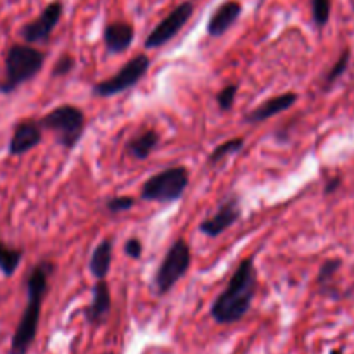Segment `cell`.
Instances as JSON below:
<instances>
[{"mask_svg":"<svg viewBox=\"0 0 354 354\" xmlns=\"http://www.w3.org/2000/svg\"><path fill=\"white\" fill-rule=\"evenodd\" d=\"M75 57L69 54H62L61 57L55 61L54 68H52V78H62V76H68L69 73L75 69Z\"/></svg>","mask_w":354,"mask_h":354,"instance_id":"cell-24","label":"cell"},{"mask_svg":"<svg viewBox=\"0 0 354 354\" xmlns=\"http://www.w3.org/2000/svg\"><path fill=\"white\" fill-rule=\"evenodd\" d=\"M241 14L242 3L239 0H225L209 16V21H207V35L211 38H218L221 35H225L237 23Z\"/></svg>","mask_w":354,"mask_h":354,"instance_id":"cell-13","label":"cell"},{"mask_svg":"<svg viewBox=\"0 0 354 354\" xmlns=\"http://www.w3.org/2000/svg\"><path fill=\"white\" fill-rule=\"evenodd\" d=\"M45 52L28 44H14L6 52V76L0 80V93L9 95L21 85L33 80L45 64Z\"/></svg>","mask_w":354,"mask_h":354,"instance_id":"cell-3","label":"cell"},{"mask_svg":"<svg viewBox=\"0 0 354 354\" xmlns=\"http://www.w3.org/2000/svg\"><path fill=\"white\" fill-rule=\"evenodd\" d=\"M24 252L21 249H14L0 241V272L3 277H12L23 261Z\"/></svg>","mask_w":354,"mask_h":354,"instance_id":"cell-19","label":"cell"},{"mask_svg":"<svg viewBox=\"0 0 354 354\" xmlns=\"http://www.w3.org/2000/svg\"><path fill=\"white\" fill-rule=\"evenodd\" d=\"M142 252H144V245H142V241L137 237H131L124 242V254L131 259H140Z\"/></svg>","mask_w":354,"mask_h":354,"instance_id":"cell-26","label":"cell"},{"mask_svg":"<svg viewBox=\"0 0 354 354\" xmlns=\"http://www.w3.org/2000/svg\"><path fill=\"white\" fill-rule=\"evenodd\" d=\"M54 270V263L44 259L38 265H35L28 273L26 306H24L19 324L14 330L9 354H28L31 344L37 339L41 306H44V299L48 292V280H50Z\"/></svg>","mask_w":354,"mask_h":354,"instance_id":"cell-2","label":"cell"},{"mask_svg":"<svg viewBox=\"0 0 354 354\" xmlns=\"http://www.w3.org/2000/svg\"><path fill=\"white\" fill-rule=\"evenodd\" d=\"M349 62H351V50H349V48H344V50L341 52V55H339L337 61L332 64V68L328 69L327 75L324 76V90H325V92H327L328 88H332V85H334V83L337 82V80L341 78V76L344 75L346 71H348Z\"/></svg>","mask_w":354,"mask_h":354,"instance_id":"cell-21","label":"cell"},{"mask_svg":"<svg viewBox=\"0 0 354 354\" xmlns=\"http://www.w3.org/2000/svg\"><path fill=\"white\" fill-rule=\"evenodd\" d=\"M113 252H114L113 239L109 237L102 239V241L95 245L88 263L90 273L93 275V279L106 280V277L109 275L111 265H113Z\"/></svg>","mask_w":354,"mask_h":354,"instance_id":"cell-16","label":"cell"},{"mask_svg":"<svg viewBox=\"0 0 354 354\" xmlns=\"http://www.w3.org/2000/svg\"><path fill=\"white\" fill-rule=\"evenodd\" d=\"M104 45L109 54L118 55L131 47L135 38V30L127 21H113L104 28Z\"/></svg>","mask_w":354,"mask_h":354,"instance_id":"cell-15","label":"cell"},{"mask_svg":"<svg viewBox=\"0 0 354 354\" xmlns=\"http://www.w3.org/2000/svg\"><path fill=\"white\" fill-rule=\"evenodd\" d=\"M41 140H44V128L40 127V123L35 120H23L14 127L7 152L12 158H17L38 147Z\"/></svg>","mask_w":354,"mask_h":354,"instance_id":"cell-11","label":"cell"},{"mask_svg":"<svg viewBox=\"0 0 354 354\" xmlns=\"http://www.w3.org/2000/svg\"><path fill=\"white\" fill-rule=\"evenodd\" d=\"M330 354H342V351H339V349H332Z\"/></svg>","mask_w":354,"mask_h":354,"instance_id":"cell-28","label":"cell"},{"mask_svg":"<svg viewBox=\"0 0 354 354\" xmlns=\"http://www.w3.org/2000/svg\"><path fill=\"white\" fill-rule=\"evenodd\" d=\"M245 145V138L242 137H234L230 138V140L223 142V144H220L218 147H214L213 151H211L209 158H207V165H218L220 161H223L225 158H228V156H234L237 154V152H241L242 149H244Z\"/></svg>","mask_w":354,"mask_h":354,"instance_id":"cell-20","label":"cell"},{"mask_svg":"<svg viewBox=\"0 0 354 354\" xmlns=\"http://www.w3.org/2000/svg\"><path fill=\"white\" fill-rule=\"evenodd\" d=\"M241 216H242L241 199H239V196L232 194V196H228L227 199L221 201L216 213L211 214L209 218L201 221L199 232L203 235H206V237L216 239L220 237L221 234H225L228 228L234 227L235 223H239Z\"/></svg>","mask_w":354,"mask_h":354,"instance_id":"cell-10","label":"cell"},{"mask_svg":"<svg viewBox=\"0 0 354 354\" xmlns=\"http://www.w3.org/2000/svg\"><path fill=\"white\" fill-rule=\"evenodd\" d=\"M149 68H151V59L145 54H138L131 57L130 61L124 62L120 68L116 75L111 78L102 80V82L95 83L92 86V95L93 97H114L118 93H123L127 90L133 88L138 85L142 78L147 75Z\"/></svg>","mask_w":354,"mask_h":354,"instance_id":"cell-7","label":"cell"},{"mask_svg":"<svg viewBox=\"0 0 354 354\" xmlns=\"http://www.w3.org/2000/svg\"><path fill=\"white\" fill-rule=\"evenodd\" d=\"M258 289V273L254 258H245L232 273L227 287L211 304V317L220 325H232L241 322L249 313Z\"/></svg>","mask_w":354,"mask_h":354,"instance_id":"cell-1","label":"cell"},{"mask_svg":"<svg viewBox=\"0 0 354 354\" xmlns=\"http://www.w3.org/2000/svg\"><path fill=\"white\" fill-rule=\"evenodd\" d=\"M311 3V16H313V23L317 28L327 26L328 19H330L332 12V2L330 0H310Z\"/></svg>","mask_w":354,"mask_h":354,"instance_id":"cell-22","label":"cell"},{"mask_svg":"<svg viewBox=\"0 0 354 354\" xmlns=\"http://www.w3.org/2000/svg\"><path fill=\"white\" fill-rule=\"evenodd\" d=\"M299 100V95L296 92H283L280 95L272 97V99L265 100L263 104H259L258 107L248 113L244 116V123L248 124H259L265 123L266 120L273 116H279V114L286 113V111L292 109L294 106Z\"/></svg>","mask_w":354,"mask_h":354,"instance_id":"cell-12","label":"cell"},{"mask_svg":"<svg viewBox=\"0 0 354 354\" xmlns=\"http://www.w3.org/2000/svg\"><path fill=\"white\" fill-rule=\"evenodd\" d=\"M113 308V299H111L109 283L106 280H97L92 290V301L85 310V318L90 325H102L107 320Z\"/></svg>","mask_w":354,"mask_h":354,"instance_id":"cell-14","label":"cell"},{"mask_svg":"<svg viewBox=\"0 0 354 354\" xmlns=\"http://www.w3.org/2000/svg\"><path fill=\"white\" fill-rule=\"evenodd\" d=\"M342 185V178L341 176H332V178L327 180L324 187V194L325 196H330V194H335Z\"/></svg>","mask_w":354,"mask_h":354,"instance_id":"cell-27","label":"cell"},{"mask_svg":"<svg viewBox=\"0 0 354 354\" xmlns=\"http://www.w3.org/2000/svg\"><path fill=\"white\" fill-rule=\"evenodd\" d=\"M194 14V3L190 0L178 3L171 12L166 17H162L158 24L154 26V30L147 35L144 41V47L152 50V48H159L162 45L169 44L180 31L183 30L189 19Z\"/></svg>","mask_w":354,"mask_h":354,"instance_id":"cell-8","label":"cell"},{"mask_svg":"<svg viewBox=\"0 0 354 354\" xmlns=\"http://www.w3.org/2000/svg\"><path fill=\"white\" fill-rule=\"evenodd\" d=\"M239 93V83H230V85L223 86L220 92L216 93V102L221 111H230L234 107L235 99Z\"/></svg>","mask_w":354,"mask_h":354,"instance_id":"cell-23","label":"cell"},{"mask_svg":"<svg viewBox=\"0 0 354 354\" xmlns=\"http://www.w3.org/2000/svg\"><path fill=\"white\" fill-rule=\"evenodd\" d=\"M190 265H192V251H190L189 242L183 239H176L166 251L165 258L156 272L154 280H152L156 294L166 296L171 292L173 287L187 275Z\"/></svg>","mask_w":354,"mask_h":354,"instance_id":"cell-6","label":"cell"},{"mask_svg":"<svg viewBox=\"0 0 354 354\" xmlns=\"http://www.w3.org/2000/svg\"><path fill=\"white\" fill-rule=\"evenodd\" d=\"M104 354H114V353H111V351H107V353H104Z\"/></svg>","mask_w":354,"mask_h":354,"instance_id":"cell-29","label":"cell"},{"mask_svg":"<svg viewBox=\"0 0 354 354\" xmlns=\"http://www.w3.org/2000/svg\"><path fill=\"white\" fill-rule=\"evenodd\" d=\"M189 183V169L183 166H171L145 180L140 189V199L161 204L176 203L183 197Z\"/></svg>","mask_w":354,"mask_h":354,"instance_id":"cell-5","label":"cell"},{"mask_svg":"<svg viewBox=\"0 0 354 354\" xmlns=\"http://www.w3.org/2000/svg\"><path fill=\"white\" fill-rule=\"evenodd\" d=\"M159 142H161V137H159L158 131L145 130L127 142V152L137 161H145L156 151Z\"/></svg>","mask_w":354,"mask_h":354,"instance_id":"cell-17","label":"cell"},{"mask_svg":"<svg viewBox=\"0 0 354 354\" xmlns=\"http://www.w3.org/2000/svg\"><path fill=\"white\" fill-rule=\"evenodd\" d=\"M62 12H64V7H62V2H59V0L47 3L45 9L33 21L23 24V28L19 30V37L28 45L45 44V41H48L59 21H61Z\"/></svg>","mask_w":354,"mask_h":354,"instance_id":"cell-9","label":"cell"},{"mask_svg":"<svg viewBox=\"0 0 354 354\" xmlns=\"http://www.w3.org/2000/svg\"><path fill=\"white\" fill-rule=\"evenodd\" d=\"M44 130L54 133L55 142L66 151H73L83 138L86 128V118L80 107L73 104H62L48 111L38 120Z\"/></svg>","mask_w":354,"mask_h":354,"instance_id":"cell-4","label":"cell"},{"mask_svg":"<svg viewBox=\"0 0 354 354\" xmlns=\"http://www.w3.org/2000/svg\"><path fill=\"white\" fill-rule=\"evenodd\" d=\"M342 265H344V261H342L341 258H330L320 266V270H318V273H317V280H315V282H317L318 290H320L322 294L328 296V292H330L332 280L335 279V275H337L339 270L342 268Z\"/></svg>","mask_w":354,"mask_h":354,"instance_id":"cell-18","label":"cell"},{"mask_svg":"<svg viewBox=\"0 0 354 354\" xmlns=\"http://www.w3.org/2000/svg\"><path fill=\"white\" fill-rule=\"evenodd\" d=\"M135 206V199L130 196H116L111 197L109 201L106 203V207L109 213H124V211H130L131 207Z\"/></svg>","mask_w":354,"mask_h":354,"instance_id":"cell-25","label":"cell"}]
</instances>
